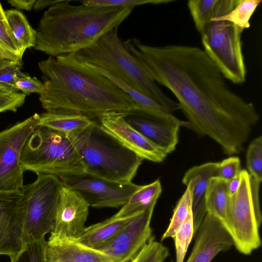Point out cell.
I'll list each match as a JSON object with an SVG mask.
<instances>
[{
	"instance_id": "484cf974",
	"label": "cell",
	"mask_w": 262,
	"mask_h": 262,
	"mask_svg": "<svg viewBox=\"0 0 262 262\" xmlns=\"http://www.w3.org/2000/svg\"><path fill=\"white\" fill-rule=\"evenodd\" d=\"M191 192L190 187L187 186L176 204L170 223L162 235L161 241L173 237L176 231L187 219L191 210Z\"/></svg>"
},
{
	"instance_id": "1f68e13d",
	"label": "cell",
	"mask_w": 262,
	"mask_h": 262,
	"mask_svg": "<svg viewBox=\"0 0 262 262\" xmlns=\"http://www.w3.org/2000/svg\"><path fill=\"white\" fill-rule=\"evenodd\" d=\"M21 64L14 63L0 68V90L7 92H18L15 79L21 72Z\"/></svg>"
},
{
	"instance_id": "603a6c76",
	"label": "cell",
	"mask_w": 262,
	"mask_h": 262,
	"mask_svg": "<svg viewBox=\"0 0 262 262\" xmlns=\"http://www.w3.org/2000/svg\"><path fill=\"white\" fill-rule=\"evenodd\" d=\"M162 190L159 179L147 185H140V188L113 216L116 218H126L143 212L151 206L156 205Z\"/></svg>"
},
{
	"instance_id": "ffe728a7",
	"label": "cell",
	"mask_w": 262,
	"mask_h": 262,
	"mask_svg": "<svg viewBox=\"0 0 262 262\" xmlns=\"http://www.w3.org/2000/svg\"><path fill=\"white\" fill-rule=\"evenodd\" d=\"M95 119L78 113L53 110L42 114L38 124L71 138L91 125Z\"/></svg>"
},
{
	"instance_id": "2e32d148",
	"label": "cell",
	"mask_w": 262,
	"mask_h": 262,
	"mask_svg": "<svg viewBox=\"0 0 262 262\" xmlns=\"http://www.w3.org/2000/svg\"><path fill=\"white\" fill-rule=\"evenodd\" d=\"M125 118L132 126L167 155L176 149L180 127L190 129L187 121L179 119L173 114L138 113L126 115Z\"/></svg>"
},
{
	"instance_id": "30bf717a",
	"label": "cell",
	"mask_w": 262,
	"mask_h": 262,
	"mask_svg": "<svg viewBox=\"0 0 262 262\" xmlns=\"http://www.w3.org/2000/svg\"><path fill=\"white\" fill-rule=\"evenodd\" d=\"M37 113L0 132V191L13 192L23 188L24 170L20 159L30 136L39 126Z\"/></svg>"
},
{
	"instance_id": "cb8c5ba5",
	"label": "cell",
	"mask_w": 262,
	"mask_h": 262,
	"mask_svg": "<svg viewBox=\"0 0 262 262\" xmlns=\"http://www.w3.org/2000/svg\"><path fill=\"white\" fill-rule=\"evenodd\" d=\"M5 16L11 35L23 55L27 49L35 47L36 30L31 27L25 16L17 10L6 11Z\"/></svg>"
},
{
	"instance_id": "ab89813d",
	"label": "cell",
	"mask_w": 262,
	"mask_h": 262,
	"mask_svg": "<svg viewBox=\"0 0 262 262\" xmlns=\"http://www.w3.org/2000/svg\"><path fill=\"white\" fill-rule=\"evenodd\" d=\"M60 0H36L33 9L39 11L47 7H50L59 2Z\"/></svg>"
},
{
	"instance_id": "836d02e7",
	"label": "cell",
	"mask_w": 262,
	"mask_h": 262,
	"mask_svg": "<svg viewBox=\"0 0 262 262\" xmlns=\"http://www.w3.org/2000/svg\"><path fill=\"white\" fill-rule=\"evenodd\" d=\"M241 170L239 158L231 156L219 162L217 177L228 181L237 176Z\"/></svg>"
},
{
	"instance_id": "d6a6232c",
	"label": "cell",
	"mask_w": 262,
	"mask_h": 262,
	"mask_svg": "<svg viewBox=\"0 0 262 262\" xmlns=\"http://www.w3.org/2000/svg\"><path fill=\"white\" fill-rule=\"evenodd\" d=\"M15 86L17 91H20L25 95L32 93L40 94L43 89V83L36 77H32L20 72L17 75Z\"/></svg>"
},
{
	"instance_id": "6da1fadb",
	"label": "cell",
	"mask_w": 262,
	"mask_h": 262,
	"mask_svg": "<svg viewBox=\"0 0 262 262\" xmlns=\"http://www.w3.org/2000/svg\"><path fill=\"white\" fill-rule=\"evenodd\" d=\"M124 43L155 81L176 97L190 129L211 138L227 155L243 150L259 115L252 102L229 86L203 49L150 46L136 38Z\"/></svg>"
},
{
	"instance_id": "4316f807",
	"label": "cell",
	"mask_w": 262,
	"mask_h": 262,
	"mask_svg": "<svg viewBox=\"0 0 262 262\" xmlns=\"http://www.w3.org/2000/svg\"><path fill=\"white\" fill-rule=\"evenodd\" d=\"M194 234L193 219L191 209L187 219L179 228L173 237L176 250V262H184L188 248Z\"/></svg>"
},
{
	"instance_id": "7c38bea8",
	"label": "cell",
	"mask_w": 262,
	"mask_h": 262,
	"mask_svg": "<svg viewBox=\"0 0 262 262\" xmlns=\"http://www.w3.org/2000/svg\"><path fill=\"white\" fill-rule=\"evenodd\" d=\"M155 205L135 216L120 231L95 249L115 262H129L152 239L151 220Z\"/></svg>"
},
{
	"instance_id": "ac0fdd59",
	"label": "cell",
	"mask_w": 262,
	"mask_h": 262,
	"mask_svg": "<svg viewBox=\"0 0 262 262\" xmlns=\"http://www.w3.org/2000/svg\"><path fill=\"white\" fill-rule=\"evenodd\" d=\"M219 162H208L189 168L184 174L182 183L191 192V209L194 232L196 234L206 213L205 193L209 180L217 177Z\"/></svg>"
},
{
	"instance_id": "f546056e",
	"label": "cell",
	"mask_w": 262,
	"mask_h": 262,
	"mask_svg": "<svg viewBox=\"0 0 262 262\" xmlns=\"http://www.w3.org/2000/svg\"><path fill=\"white\" fill-rule=\"evenodd\" d=\"M168 255L167 247L153 239L129 262H164Z\"/></svg>"
},
{
	"instance_id": "9a60e30c",
	"label": "cell",
	"mask_w": 262,
	"mask_h": 262,
	"mask_svg": "<svg viewBox=\"0 0 262 262\" xmlns=\"http://www.w3.org/2000/svg\"><path fill=\"white\" fill-rule=\"evenodd\" d=\"M126 115L111 112L96 119L106 132L143 160L156 163L163 161L168 155L132 126L125 118Z\"/></svg>"
},
{
	"instance_id": "3957f363",
	"label": "cell",
	"mask_w": 262,
	"mask_h": 262,
	"mask_svg": "<svg viewBox=\"0 0 262 262\" xmlns=\"http://www.w3.org/2000/svg\"><path fill=\"white\" fill-rule=\"evenodd\" d=\"M70 2L60 0L44 12L36 30L35 50L52 57L74 54L118 29L133 10Z\"/></svg>"
},
{
	"instance_id": "277c9868",
	"label": "cell",
	"mask_w": 262,
	"mask_h": 262,
	"mask_svg": "<svg viewBox=\"0 0 262 262\" xmlns=\"http://www.w3.org/2000/svg\"><path fill=\"white\" fill-rule=\"evenodd\" d=\"M80 62L101 68L152 98L172 113L180 105L167 96L119 37L118 29L101 36L90 46L73 54Z\"/></svg>"
},
{
	"instance_id": "e0dca14e",
	"label": "cell",
	"mask_w": 262,
	"mask_h": 262,
	"mask_svg": "<svg viewBox=\"0 0 262 262\" xmlns=\"http://www.w3.org/2000/svg\"><path fill=\"white\" fill-rule=\"evenodd\" d=\"M193 248L186 262H211L233 243L231 235L215 217L206 213L198 230Z\"/></svg>"
},
{
	"instance_id": "44dd1931",
	"label": "cell",
	"mask_w": 262,
	"mask_h": 262,
	"mask_svg": "<svg viewBox=\"0 0 262 262\" xmlns=\"http://www.w3.org/2000/svg\"><path fill=\"white\" fill-rule=\"evenodd\" d=\"M136 215L126 218H116L112 216L104 221L85 227L81 235L75 241L90 248H98L115 236Z\"/></svg>"
},
{
	"instance_id": "d4e9b609",
	"label": "cell",
	"mask_w": 262,
	"mask_h": 262,
	"mask_svg": "<svg viewBox=\"0 0 262 262\" xmlns=\"http://www.w3.org/2000/svg\"><path fill=\"white\" fill-rule=\"evenodd\" d=\"M219 0H189L187 6L195 27L201 35L213 17Z\"/></svg>"
},
{
	"instance_id": "83f0119b",
	"label": "cell",
	"mask_w": 262,
	"mask_h": 262,
	"mask_svg": "<svg viewBox=\"0 0 262 262\" xmlns=\"http://www.w3.org/2000/svg\"><path fill=\"white\" fill-rule=\"evenodd\" d=\"M246 166L249 173L257 181H262V137L253 139L247 150Z\"/></svg>"
},
{
	"instance_id": "8d00e7d4",
	"label": "cell",
	"mask_w": 262,
	"mask_h": 262,
	"mask_svg": "<svg viewBox=\"0 0 262 262\" xmlns=\"http://www.w3.org/2000/svg\"><path fill=\"white\" fill-rule=\"evenodd\" d=\"M22 58L10 55L0 50V68L14 63L21 64Z\"/></svg>"
},
{
	"instance_id": "8992f818",
	"label": "cell",
	"mask_w": 262,
	"mask_h": 262,
	"mask_svg": "<svg viewBox=\"0 0 262 262\" xmlns=\"http://www.w3.org/2000/svg\"><path fill=\"white\" fill-rule=\"evenodd\" d=\"M20 162L24 171L60 178L85 172V166L71 138L40 125L28 140Z\"/></svg>"
},
{
	"instance_id": "4dcf8cb0",
	"label": "cell",
	"mask_w": 262,
	"mask_h": 262,
	"mask_svg": "<svg viewBox=\"0 0 262 262\" xmlns=\"http://www.w3.org/2000/svg\"><path fill=\"white\" fill-rule=\"evenodd\" d=\"M173 0H86L82 1L81 4L89 6L109 7L118 8L133 9L135 7L146 5L167 4Z\"/></svg>"
},
{
	"instance_id": "5bb4252c",
	"label": "cell",
	"mask_w": 262,
	"mask_h": 262,
	"mask_svg": "<svg viewBox=\"0 0 262 262\" xmlns=\"http://www.w3.org/2000/svg\"><path fill=\"white\" fill-rule=\"evenodd\" d=\"M24 212L21 190L0 191V255L13 262L24 247L22 240Z\"/></svg>"
},
{
	"instance_id": "52a82bcc",
	"label": "cell",
	"mask_w": 262,
	"mask_h": 262,
	"mask_svg": "<svg viewBox=\"0 0 262 262\" xmlns=\"http://www.w3.org/2000/svg\"><path fill=\"white\" fill-rule=\"evenodd\" d=\"M241 184L230 197L227 231L233 245L241 253L251 254L261 246L259 227L262 215L259 201L260 183L242 169Z\"/></svg>"
},
{
	"instance_id": "7a4b0ae2",
	"label": "cell",
	"mask_w": 262,
	"mask_h": 262,
	"mask_svg": "<svg viewBox=\"0 0 262 262\" xmlns=\"http://www.w3.org/2000/svg\"><path fill=\"white\" fill-rule=\"evenodd\" d=\"M38 64L43 81L39 101L46 111H67L93 119L107 112L129 115L138 112L126 93L78 61L73 54L50 56Z\"/></svg>"
},
{
	"instance_id": "4fadbf2b",
	"label": "cell",
	"mask_w": 262,
	"mask_h": 262,
	"mask_svg": "<svg viewBox=\"0 0 262 262\" xmlns=\"http://www.w3.org/2000/svg\"><path fill=\"white\" fill-rule=\"evenodd\" d=\"M89 205L75 190L62 185L54 226L48 242L76 240L85 229Z\"/></svg>"
},
{
	"instance_id": "d6986e66",
	"label": "cell",
	"mask_w": 262,
	"mask_h": 262,
	"mask_svg": "<svg viewBox=\"0 0 262 262\" xmlns=\"http://www.w3.org/2000/svg\"><path fill=\"white\" fill-rule=\"evenodd\" d=\"M47 262H115L109 256L74 240L47 241Z\"/></svg>"
},
{
	"instance_id": "5b68a950",
	"label": "cell",
	"mask_w": 262,
	"mask_h": 262,
	"mask_svg": "<svg viewBox=\"0 0 262 262\" xmlns=\"http://www.w3.org/2000/svg\"><path fill=\"white\" fill-rule=\"evenodd\" d=\"M85 172L117 182H132L143 159L106 132L97 119L71 138Z\"/></svg>"
},
{
	"instance_id": "60d3db41",
	"label": "cell",
	"mask_w": 262,
	"mask_h": 262,
	"mask_svg": "<svg viewBox=\"0 0 262 262\" xmlns=\"http://www.w3.org/2000/svg\"><path fill=\"white\" fill-rule=\"evenodd\" d=\"M0 21H6L5 16V11L3 10V8L0 3Z\"/></svg>"
},
{
	"instance_id": "e575fe53",
	"label": "cell",
	"mask_w": 262,
	"mask_h": 262,
	"mask_svg": "<svg viewBox=\"0 0 262 262\" xmlns=\"http://www.w3.org/2000/svg\"><path fill=\"white\" fill-rule=\"evenodd\" d=\"M26 95L18 92H7L0 90V113L16 112L25 102Z\"/></svg>"
},
{
	"instance_id": "d590c367",
	"label": "cell",
	"mask_w": 262,
	"mask_h": 262,
	"mask_svg": "<svg viewBox=\"0 0 262 262\" xmlns=\"http://www.w3.org/2000/svg\"><path fill=\"white\" fill-rule=\"evenodd\" d=\"M0 50L22 58L23 55L11 35L6 21H0Z\"/></svg>"
},
{
	"instance_id": "8fae6325",
	"label": "cell",
	"mask_w": 262,
	"mask_h": 262,
	"mask_svg": "<svg viewBox=\"0 0 262 262\" xmlns=\"http://www.w3.org/2000/svg\"><path fill=\"white\" fill-rule=\"evenodd\" d=\"M63 185L75 190L89 206L118 208L123 206L140 185L109 181L87 173L60 178Z\"/></svg>"
},
{
	"instance_id": "ba28073f",
	"label": "cell",
	"mask_w": 262,
	"mask_h": 262,
	"mask_svg": "<svg viewBox=\"0 0 262 262\" xmlns=\"http://www.w3.org/2000/svg\"><path fill=\"white\" fill-rule=\"evenodd\" d=\"M220 6L219 0L213 17L201 35L203 50L227 80L242 84L247 75L241 39L244 30L219 18Z\"/></svg>"
},
{
	"instance_id": "f35d334b",
	"label": "cell",
	"mask_w": 262,
	"mask_h": 262,
	"mask_svg": "<svg viewBox=\"0 0 262 262\" xmlns=\"http://www.w3.org/2000/svg\"><path fill=\"white\" fill-rule=\"evenodd\" d=\"M241 184V174L240 173L227 181V189L230 196L234 194L238 189Z\"/></svg>"
},
{
	"instance_id": "f1b7e54d",
	"label": "cell",
	"mask_w": 262,
	"mask_h": 262,
	"mask_svg": "<svg viewBox=\"0 0 262 262\" xmlns=\"http://www.w3.org/2000/svg\"><path fill=\"white\" fill-rule=\"evenodd\" d=\"M46 244L45 238L26 243L13 262H47Z\"/></svg>"
},
{
	"instance_id": "7402d4cb",
	"label": "cell",
	"mask_w": 262,
	"mask_h": 262,
	"mask_svg": "<svg viewBox=\"0 0 262 262\" xmlns=\"http://www.w3.org/2000/svg\"><path fill=\"white\" fill-rule=\"evenodd\" d=\"M227 183V181L217 177L209 180L205 193V206L207 213L216 218L227 231L230 196Z\"/></svg>"
},
{
	"instance_id": "9c48e42d",
	"label": "cell",
	"mask_w": 262,
	"mask_h": 262,
	"mask_svg": "<svg viewBox=\"0 0 262 262\" xmlns=\"http://www.w3.org/2000/svg\"><path fill=\"white\" fill-rule=\"evenodd\" d=\"M36 180L24 185V212L22 240L26 243L45 238L52 231L63 185L54 175L38 173Z\"/></svg>"
},
{
	"instance_id": "74e56055",
	"label": "cell",
	"mask_w": 262,
	"mask_h": 262,
	"mask_svg": "<svg viewBox=\"0 0 262 262\" xmlns=\"http://www.w3.org/2000/svg\"><path fill=\"white\" fill-rule=\"evenodd\" d=\"M36 0H8L12 6L18 9L30 11L33 8Z\"/></svg>"
}]
</instances>
